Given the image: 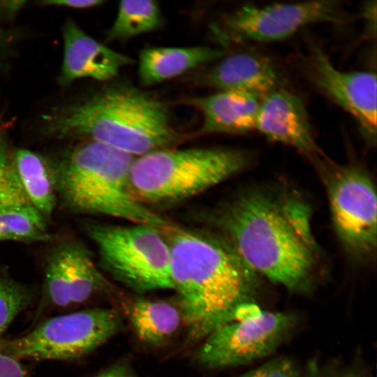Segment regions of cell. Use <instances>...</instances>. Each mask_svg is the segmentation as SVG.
<instances>
[{
  "label": "cell",
  "mask_w": 377,
  "mask_h": 377,
  "mask_svg": "<svg viewBox=\"0 0 377 377\" xmlns=\"http://www.w3.org/2000/svg\"><path fill=\"white\" fill-rule=\"evenodd\" d=\"M83 229L96 244L103 268L116 280L139 293L174 289L170 249L159 230L92 221Z\"/></svg>",
  "instance_id": "cell-6"
},
{
  "label": "cell",
  "mask_w": 377,
  "mask_h": 377,
  "mask_svg": "<svg viewBox=\"0 0 377 377\" xmlns=\"http://www.w3.org/2000/svg\"><path fill=\"white\" fill-rule=\"evenodd\" d=\"M127 313L136 337L152 346L170 339L183 322L179 308L164 300L136 298L128 306Z\"/></svg>",
  "instance_id": "cell-17"
},
{
  "label": "cell",
  "mask_w": 377,
  "mask_h": 377,
  "mask_svg": "<svg viewBox=\"0 0 377 377\" xmlns=\"http://www.w3.org/2000/svg\"><path fill=\"white\" fill-rule=\"evenodd\" d=\"M279 82L273 61L249 52L222 57L204 76V84L219 91H241L260 99L280 88Z\"/></svg>",
  "instance_id": "cell-14"
},
{
  "label": "cell",
  "mask_w": 377,
  "mask_h": 377,
  "mask_svg": "<svg viewBox=\"0 0 377 377\" xmlns=\"http://www.w3.org/2000/svg\"><path fill=\"white\" fill-rule=\"evenodd\" d=\"M27 207L33 206L20 181L13 151L3 133L0 135V210Z\"/></svg>",
  "instance_id": "cell-22"
},
{
  "label": "cell",
  "mask_w": 377,
  "mask_h": 377,
  "mask_svg": "<svg viewBox=\"0 0 377 377\" xmlns=\"http://www.w3.org/2000/svg\"><path fill=\"white\" fill-rule=\"evenodd\" d=\"M35 291L0 268V334L34 302Z\"/></svg>",
  "instance_id": "cell-23"
},
{
  "label": "cell",
  "mask_w": 377,
  "mask_h": 377,
  "mask_svg": "<svg viewBox=\"0 0 377 377\" xmlns=\"http://www.w3.org/2000/svg\"><path fill=\"white\" fill-rule=\"evenodd\" d=\"M223 54L220 48L204 45L144 49L138 61L140 81L144 86L161 83L216 61Z\"/></svg>",
  "instance_id": "cell-16"
},
{
  "label": "cell",
  "mask_w": 377,
  "mask_h": 377,
  "mask_svg": "<svg viewBox=\"0 0 377 377\" xmlns=\"http://www.w3.org/2000/svg\"><path fill=\"white\" fill-rule=\"evenodd\" d=\"M13 158L31 204L47 221L55 208L57 195L47 159L25 149L13 150Z\"/></svg>",
  "instance_id": "cell-18"
},
{
  "label": "cell",
  "mask_w": 377,
  "mask_h": 377,
  "mask_svg": "<svg viewBox=\"0 0 377 377\" xmlns=\"http://www.w3.org/2000/svg\"><path fill=\"white\" fill-rule=\"evenodd\" d=\"M212 219L223 239L254 273L289 290L304 292L310 288L318 247L296 232L280 198L244 192L219 209Z\"/></svg>",
  "instance_id": "cell-3"
},
{
  "label": "cell",
  "mask_w": 377,
  "mask_h": 377,
  "mask_svg": "<svg viewBox=\"0 0 377 377\" xmlns=\"http://www.w3.org/2000/svg\"><path fill=\"white\" fill-rule=\"evenodd\" d=\"M297 320L293 313L263 311L253 302L244 304L235 318L202 340L195 359L207 369H217L263 358L291 334Z\"/></svg>",
  "instance_id": "cell-8"
},
{
  "label": "cell",
  "mask_w": 377,
  "mask_h": 377,
  "mask_svg": "<svg viewBox=\"0 0 377 377\" xmlns=\"http://www.w3.org/2000/svg\"><path fill=\"white\" fill-rule=\"evenodd\" d=\"M67 288L70 306L81 304L108 284L95 266L89 251L81 243L67 241Z\"/></svg>",
  "instance_id": "cell-19"
},
{
  "label": "cell",
  "mask_w": 377,
  "mask_h": 377,
  "mask_svg": "<svg viewBox=\"0 0 377 377\" xmlns=\"http://www.w3.org/2000/svg\"><path fill=\"white\" fill-rule=\"evenodd\" d=\"M347 377H355V376H347Z\"/></svg>",
  "instance_id": "cell-31"
},
{
  "label": "cell",
  "mask_w": 377,
  "mask_h": 377,
  "mask_svg": "<svg viewBox=\"0 0 377 377\" xmlns=\"http://www.w3.org/2000/svg\"><path fill=\"white\" fill-rule=\"evenodd\" d=\"M135 158L104 143L84 140L47 161L57 195L71 212L121 219L164 234L175 225L129 192Z\"/></svg>",
  "instance_id": "cell-4"
},
{
  "label": "cell",
  "mask_w": 377,
  "mask_h": 377,
  "mask_svg": "<svg viewBox=\"0 0 377 377\" xmlns=\"http://www.w3.org/2000/svg\"><path fill=\"white\" fill-rule=\"evenodd\" d=\"M47 221L33 207L0 210V242H48Z\"/></svg>",
  "instance_id": "cell-21"
},
{
  "label": "cell",
  "mask_w": 377,
  "mask_h": 377,
  "mask_svg": "<svg viewBox=\"0 0 377 377\" xmlns=\"http://www.w3.org/2000/svg\"><path fill=\"white\" fill-rule=\"evenodd\" d=\"M238 377H306L288 357L274 358ZM311 377V376H310Z\"/></svg>",
  "instance_id": "cell-25"
},
{
  "label": "cell",
  "mask_w": 377,
  "mask_h": 377,
  "mask_svg": "<svg viewBox=\"0 0 377 377\" xmlns=\"http://www.w3.org/2000/svg\"><path fill=\"white\" fill-rule=\"evenodd\" d=\"M255 130L310 159L323 154L316 142L304 101L285 89L280 87L260 100Z\"/></svg>",
  "instance_id": "cell-12"
},
{
  "label": "cell",
  "mask_w": 377,
  "mask_h": 377,
  "mask_svg": "<svg viewBox=\"0 0 377 377\" xmlns=\"http://www.w3.org/2000/svg\"><path fill=\"white\" fill-rule=\"evenodd\" d=\"M10 123L6 121L3 117L0 116V135L5 133V131L8 128Z\"/></svg>",
  "instance_id": "cell-30"
},
{
  "label": "cell",
  "mask_w": 377,
  "mask_h": 377,
  "mask_svg": "<svg viewBox=\"0 0 377 377\" xmlns=\"http://www.w3.org/2000/svg\"><path fill=\"white\" fill-rule=\"evenodd\" d=\"M325 187L333 227L350 256L359 261L375 257L377 242L376 194L367 172L339 164L324 154L310 159Z\"/></svg>",
  "instance_id": "cell-7"
},
{
  "label": "cell",
  "mask_w": 377,
  "mask_h": 377,
  "mask_svg": "<svg viewBox=\"0 0 377 377\" xmlns=\"http://www.w3.org/2000/svg\"><path fill=\"white\" fill-rule=\"evenodd\" d=\"M162 24L160 6L155 1H122L107 33V40H125L158 29Z\"/></svg>",
  "instance_id": "cell-20"
},
{
  "label": "cell",
  "mask_w": 377,
  "mask_h": 377,
  "mask_svg": "<svg viewBox=\"0 0 377 377\" xmlns=\"http://www.w3.org/2000/svg\"><path fill=\"white\" fill-rule=\"evenodd\" d=\"M306 77L323 94L350 113L370 142L376 134V76L372 72L338 69L325 52L309 40L302 61Z\"/></svg>",
  "instance_id": "cell-11"
},
{
  "label": "cell",
  "mask_w": 377,
  "mask_h": 377,
  "mask_svg": "<svg viewBox=\"0 0 377 377\" xmlns=\"http://www.w3.org/2000/svg\"><path fill=\"white\" fill-rule=\"evenodd\" d=\"M95 377H136L127 365L117 364L103 371Z\"/></svg>",
  "instance_id": "cell-28"
},
{
  "label": "cell",
  "mask_w": 377,
  "mask_h": 377,
  "mask_svg": "<svg viewBox=\"0 0 377 377\" xmlns=\"http://www.w3.org/2000/svg\"><path fill=\"white\" fill-rule=\"evenodd\" d=\"M103 2L102 0H45L40 1V3L44 6L84 9L98 6Z\"/></svg>",
  "instance_id": "cell-27"
},
{
  "label": "cell",
  "mask_w": 377,
  "mask_h": 377,
  "mask_svg": "<svg viewBox=\"0 0 377 377\" xmlns=\"http://www.w3.org/2000/svg\"><path fill=\"white\" fill-rule=\"evenodd\" d=\"M248 151L168 147L135 157L128 189L139 202L165 205L193 198L225 181L250 162Z\"/></svg>",
  "instance_id": "cell-5"
},
{
  "label": "cell",
  "mask_w": 377,
  "mask_h": 377,
  "mask_svg": "<svg viewBox=\"0 0 377 377\" xmlns=\"http://www.w3.org/2000/svg\"><path fill=\"white\" fill-rule=\"evenodd\" d=\"M0 377H29V376L20 360L0 353Z\"/></svg>",
  "instance_id": "cell-26"
},
{
  "label": "cell",
  "mask_w": 377,
  "mask_h": 377,
  "mask_svg": "<svg viewBox=\"0 0 377 377\" xmlns=\"http://www.w3.org/2000/svg\"><path fill=\"white\" fill-rule=\"evenodd\" d=\"M9 38L8 33L0 29V50L8 42Z\"/></svg>",
  "instance_id": "cell-29"
},
{
  "label": "cell",
  "mask_w": 377,
  "mask_h": 377,
  "mask_svg": "<svg viewBox=\"0 0 377 377\" xmlns=\"http://www.w3.org/2000/svg\"><path fill=\"white\" fill-rule=\"evenodd\" d=\"M43 121L47 136L99 142L134 157L172 147L182 139L164 102L126 83L52 110Z\"/></svg>",
  "instance_id": "cell-2"
},
{
  "label": "cell",
  "mask_w": 377,
  "mask_h": 377,
  "mask_svg": "<svg viewBox=\"0 0 377 377\" xmlns=\"http://www.w3.org/2000/svg\"><path fill=\"white\" fill-rule=\"evenodd\" d=\"M260 100L244 92L219 91L183 102L201 113L200 134H243L255 129Z\"/></svg>",
  "instance_id": "cell-15"
},
{
  "label": "cell",
  "mask_w": 377,
  "mask_h": 377,
  "mask_svg": "<svg viewBox=\"0 0 377 377\" xmlns=\"http://www.w3.org/2000/svg\"><path fill=\"white\" fill-rule=\"evenodd\" d=\"M168 237L171 278L188 340L202 341L253 302L256 274L221 239L175 226Z\"/></svg>",
  "instance_id": "cell-1"
},
{
  "label": "cell",
  "mask_w": 377,
  "mask_h": 377,
  "mask_svg": "<svg viewBox=\"0 0 377 377\" xmlns=\"http://www.w3.org/2000/svg\"><path fill=\"white\" fill-rule=\"evenodd\" d=\"M280 201L285 215L296 232L309 244L318 247L311 232L309 207L293 196L281 197Z\"/></svg>",
  "instance_id": "cell-24"
},
{
  "label": "cell",
  "mask_w": 377,
  "mask_h": 377,
  "mask_svg": "<svg viewBox=\"0 0 377 377\" xmlns=\"http://www.w3.org/2000/svg\"><path fill=\"white\" fill-rule=\"evenodd\" d=\"M113 309L95 308L50 318L26 335L0 340V353L15 360H72L102 345L121 327Z\"/></svg>",
  "instance_id": "cell-9"
},
{
  "label": "cell",
  "mask_w": 377,
  "mask_h": 377,
  "mask_svg": "<svg viewBox=\"0 0 377 377\" xmlns=\"http://www.w3.org/2000/svg\"><path fill=\"white\" fill-rule=\"evenodd\" d=\"M64 54L59 77L66 85L84 77L107 81L116 77L121 68L133 63L131 58L94 40L72 20L63 29Z\"/></svg>",
  "instance_id": "cell-13"
},
{
  "label": "cell",
  "mask_w": 377,
  "mask_h": 377,
  "mask_svg": "<svg viewBox=\"0 0 377 377\" xmlns=\"http://www.w3.org/2000/svg\"><path fill=\"white\" fill-rule=\"evenodd\" d=\"M348 20L343 3L337 1L246 5L227 14L214 30L223 44L267 43L286 39L313 24H340Z\"/></svg>",
  "instance_id": "cell-10"
}]
</instances>
